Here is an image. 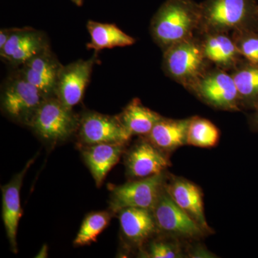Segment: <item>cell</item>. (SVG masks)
Returning <instances> with one entry per match:
<instances>
[{
  "label": "cell",
  "mask_w": 258,
  "mask_h": 258,
  "mask_svg": "<svg viewBox=\"0 0 258 258\" xmlns=\"http://www.w3.org/2000/svg\"><path fill=\"white\" fill-rule=\"evenodd\" d=\"M79 138L86 146L98 144H125L132 135L118 115L112 116L96 111H86L79 117Z\"/></svg>",
  "instance_id": "8"
},
{
  "label": "cell",
  "mask_w": 258,
  "mask_h": 258,
  "mask_svg": "<svg viewBox=\"0 0 258 258\" xmlns=\"http://www.w3.org/2000/svg\"><path fill=\"white\" fill-rule=\"evenodd\" d=\"M200 3L194 0H166L151 20L153 40L162 51L198 35Z\"/></svg>",
  "instance_id": "1"
},
{
  "label": "cell",
  "mask_w": 258,
  "mask_h": 258,
  "mask_svg": "<svg viewBox=\"0 0 258 258\" xmlns=\"http://www.w3.org/2000/svg\"><path fill=\"white\" fill-rule=\"evenodd\" d=\"M212 66L205 56L198 35L163 51L162 69L164 74L186 90Z\"/></svg>",
  "instance_id": "3"
},
{
  "label": "cell",
  "mask_w": 258,
  "mask_h": 258,
  "mask_svg": "<svg viewBox=\"0 0 258 258\" xmlns=\"http://www.w3.org/2000/svg\"><path fill=\"white\" fill-rule=\"evenodd\" d=\"M62 67L50 48L34 56L20 66L18 71L47 98L55 96Z\"/></svg>",
  "instance_id": "12"
},
{
  "label": "cell",
  "mask_w": 258,
  "mask_h": 258,
  "mask_svg": "<svg viewBox=\"0 0 258 258\" xmlns=\"http://www.w3.org/2000/svg\"><path fill=\"white\" fill-rule=\"evenodd\" d=\"M48 49V38L43 32L32 28H13L9 40L0 50V56L12 66H21Z\"/></svg>",
  "instance_id": "11"
},
{
  "label": "cell",
  "mask_w": 258,
  "mask_h": 258,
  "mask_svg": "<svg viewBox=\"0 0 258 258\" xmlns=\"http://www.w3.org/2000/svg\"><path fill=\"white\" fill-rule=\"evenodd\" d=\"M198 35L205 56L215 67L231 72L244 60L231 34L211 32Z\"/></svg>",
  "instance_id": "16"
},
{
  "label": "cell",
  "mask_w": 258,
  "mask_h": 258,
  "mask_svg": "<svg viewBox=\"0 0 258 258\" xmlns=\"http://www.w3.org/2000/svg\"><path fill=\"white\" fill-rule=\"evenodd\" d=\"M47 255V248L46 246H43L40 252L37 254V257H46Z\"/></svg>",
  "instance_id": "29"
},
{
  "label": "cell",
  "mask_w": 258,
  "mask_h": 258,
  "mask_svg": "<svg viewBox=\"0 0 258 258\" xmlns=\"http://www.w3.org/2000/svg\"><path fill=\"white\" fill-rule=\"evenodd\" d=\"M87 29L91 35V41L87 44V48L96 52L104 49L131 46L136 42L135 39L127 35L114 24L89 20Z\"/></svg>",
  "instance_id": "21"
},
{
  "label": "cell",
  "mask_w": 258,
  "mask_h": 258,
  "mask_svg": "<svg viewBox=\"0 0 258 258\" xmlns=\"http://www.w3.org/2000/svg\"><path fill=\"white\" fill-rule=\"evenodd\" d=\"M158 230L167 235L184 238H196L205 231L179 208L166 192L165 188L152 210Z\"/></svg>",
  "instance_id": "9"
},
{
  "label": "cell",
  "mask_w": 258,
  "mask_h": 258,
  "mask_svg": "<svg viewBox=\"0 0 258 258\" xmlns=\"http://www.w3.org/2000/svg\"><path fill=\"white\" fill-rule=\"evenodd\" d=\"M220 138V130L210 120L199 116L191 117L186 144L196 147H215Z\"/></svg>",
  "instance_id": "23"
},
{
  "label": "cell",
  "mask_w": 258,
  "mask_h": 258,
  "mask_svg": "<svg viewBox=\"0 0 258 258\" xmlns=\"http://www.w3.org/2000/svg\"><path fill=\"white\" fill-rule=\"evenodd\" d=\"M97 60L94 55L88 60H79L62 67L55 96L71 109L82 101Z\"/></svg>",
  "instance_id": "10"
},
{
  "label": "cell",
  "mask_w": 258,
  "mask_h": 258,
  "mask_svg": "<svg viewBox=\"0 0 258 258\" xmlns=\"http://www.w3.org/2000/svg\"><path fill=\"white\" fill-rule=\"evenodd\" d=\"M242 58L258 64V29L231 34Z\"/></svg>",
  "instance_id": "25"
},
{
  "label": "cell",
  "mask_w": 258,
  "mask_h": 258,
  "mask_svg": "<svg viewBox=\"0 0 258 258\" xmlns=\"http://www.w3.org/2000/svg\"><path fill=\"white\" fill-rule=\"evenodd\" d=\"M35 159V157H34L30 159L23 170L15 174L9 183L1 187L3 193V220L10 247L14 253H18L17 233L19 222L22 216L20 190L24 178L33 164Z\"/></svg>",
  "instance_id": "14"
},
{
  "label": "cell",
  "mask_w": 258,
  "mask_h": 258,
  "mask_svg": "<svg viewBox=\"0 0 258 258\" xmlns=\"http://www.w3.org/2000/svg\"><path fill=\"white\" fill-rule=\"evenodd\" d=\"M250 111L252 113L248 116L249 128L254 132H258V101Z\"/></svg>",
  "instance_id": "27"
},
{
  "label": "cell",
  "mask_w": 258,
  "mask_h": 258,
  "mask_svg": "<svg viewBox=\"0 0 258 258\" xmlns=\"http://www.w3.org/2000/svg\"><path fill=\"white\" fill-rule=\"evenodd\" d=\"M187 91L215 109L242 111L235 81L225 70L212 66Z\"/></svg>",
  "instance_id": "5"
},
{
  "label": "cell",
  "mask_w": 258,
  "mask_h": 258,
  "mask_svg": "<svg viewBox=\"0 0 258 258\" xmlns=\"http://www.w3.org/2000/svg\"><path fill=\"white\" fill-rule=\"evenodd\" d=\"M71 1L74 2L78 6H81L83 5V0H71Z\"/></svg>",
  "instance_id": "30"
},
{
  "label": "cell",
  "mask_w": 258,
  "mask_h": 258,
  "mask_svg": "<svg viewBox=\"0 0 258 258\" xmlns=\"http://www.w3.org/2000/svg\"><path fill=\"white\" fill-rule=\"evenodd\" d=\"M13 28L2 29L0 30V50L5 47L11 35Z\"/></svg>",
  "instance_id": "28"
},
{
  "label": "cell",
  "mask_w": 258,
  "mask_h": 258,
  "mask_svg": "<svg viewBox=\"0 0 258 258\" xmlns=\"http://www.w3.org/2000/svg\"><path fill=\"white\" fill-rule=\"evenodd\" d=\"M151 258L181 257L179 249L174 244L164 241H154L149 244L147 254Z\"/></svg>",
  "instance_id": "26"
},
{
  "label": "cell",
  "mask_w": 258,
  "mask_h": 258,
  "mask_svg": "<svg viewBox=\"0 0 258 258\" xmlns=\"http://www.w3.org/2000/svg\"><path fill=\"white\" fill-rule=\"evenodd\" d=\"M258 29V0H204L198 35Z\"/></svg>",
  "instance_id": "2"
},
{
  "label": "cell",
  "mask_w": 258,
  "mask_h": 258,
  "mask_svg": "<svg viewBox=\"0 0 258 258\" xmlns=\"http://www.w3.org/2000/svg\"><path fill=\"white\" fill-rule=\"evenodd\" d=\"M112 212L100 211L90 213L85 217L74 240L75 246H85L96 242L97 237L108 227Z\"/></svg>",
  "instance_id": "24"
},
{
  "label": "cell",
  "mask_w": 258,
  "mask_h": 258,
  "mask_svg": "<svg viewBox=\"0 0 258 258\" xmlns=\"http://www.w3.org/2000/svg\"><path fill=\"white\" fill-rule=\"evenodd\" d=\"M191 118L170 119L163 117L147 136L149 140L161 151H172L186 144Z\"/></svg>",
  "instance_id": "19"
},
{
  "label": "cell",
  "mask_w": 258,
  "mask_h": 258,
  "mask_svg": "<svg viewBox=\"0 0 258 258\" xmlns=\"http://www.w3.org/2000/svg\"><path fill=\"white\" fill-rule=\"evenodd\" d=\"M79 117L55 96L45 98L28 126L44 142L55 145L67 140L78 131Z\"/></svg>",
  "instance_id": "4"
},
{
  "label": "cell",
  "mask_w": 258,
  "mask_h": 258,
  "mask_svg": "<svg viewBox=\"0 0 258 258\" xmlns=\"http://www.w3.org/2000/svg\"><path fill=\"white\" fill-rule=\"evenodd\" d=\"M171 163L164 153L149 140L136 144L125 157L127 174L143 179L164 172Z\"/></svg>",
  "instance_id": "13"
},
{
  "label": "cell",
  "mask_w": 258,
  "mask_h": 258,
  "mask_svg": "<svg viewBox=\"0 0 258 258\" xmlns=\"http://www.w3.org/2000/svg\"><path fill=\"white\" fill-rule=\"evenodd\" d=\"M45 97L18 71L9 76L1 93L2 111L10 119L28 125Z\"/></svg>",
  "instance_id": "6"
},
{
  "label": "cell",
  "mask_w": 258,
  "mask_h": 258,
  "mask_svg": "<svg viewBox=\"0 0 258 258\" xmlns=\"http://www.w3.org/2000/svg\"><path fill=\"white\" fill-rule=\"evenodd\" d=\"M118 213L122 234L134 245H142L158 231L152 210L128 208Z\"/></svg>",
  "instance_id": "17"
},
{
  "label": "cell",
  "mask_w": 258,
  "mask_h": 258,
  "mask_svg": "<svg viewBox=\"0 0 258 258\" xmlns=\"http://www.w3.org/2000/svg\"><path fill=\"white\" fill-rule=\"evenodd\" d=\"M164 172L113 186L110 210L118 213L122 209L143 208L152 210L165 186Z\"/></svg>",
  "instance_id": "7"
},
{
  "label": "cell",
  "mask_w": 258,
  "mask_h": 258,
  "mask_svg": "<svg viewBox=\"0 0 258 258\" xmlns=\"http://www.w3.org/2000/svg\"><path fill=\"white\" fill-rule=\"evenodd\" d=\"M230 73L238 91L242 110L250 111L258 101V64L243 60Z\"/></svg>",
  "instance_id": "22"
},
{
  "label": "cell",
  "mask_w": 258,
  "mask_h": 258,
  "mask_svg": "<svg viewBox=\"0 0 258 258\" xmlns=\"http://www.w3.org/2000/svg\"><path fill=\"white\" fill-rule=\"evenodd\" d=\"M125 144H98L86 146L82 150L85 162L87 164L97 186H101L110 170L119 161Z\"/></svg>",
  "instance_id": "18"
},
{
  "label": "cell",
  "mask_w": 258,
  "mask_h": 258,
  "mask_svg": "<svg viewBox=\"0 0 258 258\" xmlns=\"http://www.w3.org/2000/svg\"><path fill=\"white\" fill-rule=\"evenodd\" d=\"M118 116L132 137L134 135L147 137L154 125L163 118L159 113L144 106L139 98H134Z\"/></svg>",
  "instance_id": "20"
},
{
  "label": "cell",
  "mask_w": 258,
  "mask_h": 258,
  "mask_svg": "<svg viewBox=\"0 0 258 258\" xmlns=\"http://www.w3.org/2000/svg\"><path fill=\"white\" fill-rule=\"evenodd\" d=\"M174 203L188 214L205 232H210L204 210L203 195L198 185L182 178H173L164 186Z\"/></svg>",
  "instance_id": "15"
}]
</instances>
